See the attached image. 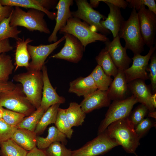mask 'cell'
I'll list each match as a JSON object with an SVG mask.
<instances>
[{
  "label": "cell",
  "mask_w": 156,
  "mask_h": 156,
  "mask_svg": "<svg viewBox=\"0 0 156 156\" xmlns=\"http://www.w3.org/2000/svg\"><path fill=\"white\" fill-rule=\"evenodd\" d=\"M134 128L129 117L112 123L105 131L127 153L134 154L140 144Z\"/></svg>",
  "instance_id": "1"
},
{
  "label": "cell",
  "mask_w": 156,
  "mask_h": 156,
  "mask_svg": "<svg viewBox=\"0 0 156 156\" xmlns=\"http://www.w3.org/2000/svg\"><path fill=\"white\" fill-rule=\"evenodd\" d=\"M45 14L40 10L29 9L26 12L18 7H15L10 20V26H22L29 31H38L50 34V31L44 18Z\"/></svg>",
  "instance_id": "2"
},
{
  "label": "cell",
  "mask_w": 156,
  "mask_h": 156,
  "mask_svg": "<svg viewBox=\"0 0 156 156\" xmlns=\"http://www.w3.org/2000/svg\"><path fill=\"white\" fill-rule=\"evenodd\" d=\"M14 81L22 86L23 91L31 104L37 109L40 105L43 86L41 71L28 70L14 75Z\"/></svg>",
  "instance_id": "3"
},
{
  "label": "cell",
  "mask_w": 156,
  "mask_h": 156,
  "mask_svg": "<svg viewBox=\"0 0 156 156\" xmlns=\"http://www.w3.org/2000/svg\"><path fill=\"white\" fill-rule=\"evenodd\" d=\"M118 36L124 39L125 47L131 50L134 55L140 54L145 45L141 34L137 12L133 9L128 19L124 21L120 29Z\"/></svg>",
  "instance_id": "4"
},
{
  "label": "cell",
  "mask_w": 156,
  "mask_h": 156,
  "mask_svg": "<svg viewBox=\"0 0 156 156\" xmlns=\"http://www.w3.org/2000/svg\"><path fill=\"white\" fill-rule=\"evenodd\" d=\"M60 34H68L77 38L85 49L89 44L99 41L109 40L106 35L94 31L91 27L78 18L72 17L67 20L66 25L59 31Z\"/></svg>",
  "instance_id": "5"
},
{
  "label": "cell",
  "mask_w": 156,
  "mask_h": 156,
  "mask_svg": "<svg viewBox=\"0 0 156 156\" xmlns=\"http://www.w3.org/2000/svg\"><path fill=\"white\" fill-rule=\"evenodd\" d=\"M0 105L26 116L30 115L36 109L27 99L21 83L16 84L12 90L0 93Z\"/></svg>",
  "instance_id": "6"
},
{
  "label": "cell",
  "mask_w": 156,
  "mask_h": 156,
  "mask_svg": "<svg viewBox=\"0 0 156 156\" xmlns=\"http://www.w3.org/2000/svg\"><path fill=\"white\" fill-rule=\"evenodd\" d=\"M138 103L133 95L111 103L98 129V135L103 133L112 123L129 117L133 106Z\"/></svg>",
  "instance_id": "7"
},
{
  "label": "cell",
  "mask_w": 156,
  "mask_h": 156,
  "mask_svg": "<svg viewBox=\"0 0 156 156\" xmlns=\"http://www.w3.org/2000/svg\"><path fill=\"white\" fill-rule=\"evenodd\" d=\"M119 146L105 130L81 148L72 151L71 156H98L103 155Z\"/></svg>",
  "instance_id": "8"
},
{
  "label": "cell",
  "mask_w": 156,
  "mask_h": 156,
  "mask_svg": "<svg viewBox=\"0 0 156 156\" xmlns=\"http://www.w3.org/2000/svg\"><path fill=\"white\" fill-rule=\"evenodd\" d=\"M75 1L77 9L72 12L73 17L83 20L96 32L99 31L105 35L110 33L109 30L103 27L101 24V19L106 18L104 15L94 10L87 0H76Z\"/></svg>",
  "instance_id": "9"
},
{
  "label": "cell",
  "mask_w": 156,
  "mask_h": 156,
  "mask_svg": "<svg viewBox=\"0 0 156 156\" xmlns=\"http://www.w3.org/2000/svg\"><path fill=\"white\" fill-rule=\"evenodd\" d=\"M140 29L145 44L150 48L156 43V14L142 5L138 11Z\"/></svg>",
  "instance_id": "10"
},
{
  "label": "cell",
  "mask_w": 156,
  "mask_h": 156,
  "mask_svg": "<svg viewBox=\"0 0 156 156\" xmlns=\"http://www.w3.org/2000/svg\"><path fill=\"white\" fill-rule=\"evenodd\" d=\"M63 34L65 38L63 47L59 52L51 57L75 63H78L83 57L85 49L79 40L74 36L68 34Z\"/></svg>",
  "instance_id": "11"
},
{
  "label": "cell",
  "mask_w": 156,
  "mask_h": 156,
  "mask_svg": "<svg viewBox=\"0 0 156 156\" xmlns=\"http://www.w3.org/2000/svg\"><path fill=\"white\" fill-rule=\"evenodd\" d=\"M156 49L155 44L150 48L148 53L145 55L140 54L134 55L131 59L133 60L132 66L123 70L128 83L137 79L144 81L149 79L147 70L151 57Z\"/></svg>",
  "instance_id": "12"
},
{
  "label": "cell",
  "mask_w": 156,
  "mask_h": 156,
  "mask_svg": "<svg viewBox=\"0 0 156 156\" xmlns=\"http://www.w3.org/2000/svg\"><path fill=\"white\" fill-rule=\"evenodd\" d=\"M65 39L63 36L56 42L49 44L34 46L28 44L27 49L31 59L28 70L41 71L47 57Z\"/></svg>",
  "instance_id": "13"
},
{
  "label": "cell",
  "mask_w": 156,
  "mask_h": 156,
  "mask_svg": "<svg viewBox=\"0 0 156 156\" xmlns=\"http://www.w3.org/2000/svg\"><path fill=\"white\" fill-rule=\"evenodd\" d=\"M105 43V48L117 68L123 70L129 68L132 60L127 54V48L122 46L118 34L112 41L109 40Z\"/></svg>",
  "instance_id": "14"
},
{
  "label": "cell",
  "mask_w": 156,
  "mask_h": 156,
  "mask_svg": "<svg viewBox=\"0 0 156 156\" xmlns=\"http://www.w3.org/2000/svg\"><path fill=\"white\" fill-rule=\"evenodd\" d=\"M41 71L43 75V86L40 106L46 111L53 105L57 103H64L66 99L64 97L59 95L52 86L46 66H43Z\"/></svg>",
  "instance_id": "15"
},
{
  "label": "cell",
  "mask_w": 156,
  "mask_h": 156,
  "mask_svg": "<svg viewBox=\"0 0 156 156\" xmlns=\"http://www.w3.org/2000/svg\"><path fill=\"white\" fill-rule=\"evenodd\" d=\"M73 4L72 0H60L58 1L55 8L57 10L55 18L56 24L52 33L48 38L49 42H55L58 40V32L66 25L68 19L73 17L70 7Z\"/></svg>",
  "instance_id": "16"
},
{
  "label": "cell",
  "mask_w": 156,
  "mask_h": 156,
  "mask_svg": "<svg viewBox=\"0 0 156 156\" xmlns=\"http://www.w3.org/2000/svg\"><path fill=\"white\" fill-rule=\"evenodd\" d=\"M127 85L129 92L138 102L145 105L149 112L155 111L151 103L152 95L151 90L145 83V81L140 79H136L128 83Z\"/></svg>",
  "instance_id": "17"
},
{
  "label": "cell",
  "mask_w": 156,
  "mask_h": 156,
  "mask_svg": "<svg viewBox=\"0 0 156 156\" xmlns=\"http://www.w3.org/2000/svg\"><path fill=\"white\" fill-rule=\"evenodd\" d=\"M111 104L107 91L97 90L88 96L84 98L79 104L85 114L103 107H108Z\"/></svg>",
  "instance_id": "18"
},
{
  "label": "cell",
  "mask_w": 156,
  "mask_h": 156,
  "mask_svg": "<svg viewBox=\"0 0 156 156\" xmlns=\"http://www.w3.org/2000/svg\"><path fill=\"white\" fill-rule=\"evenodd\" d=\"M127 84L123 70L118 69L117 74L107 90L110 99L119 100L127 98L129 92Z\"/></svg>",
  "instance_id": "19"
},
{
  "label": "cell",
  "mask_w": 156,
  "mask_h": 156,
  "mask_svg": "<svg viewBox=\"0 0 156 156\" xmlns=\"http://www.w3.org/2000/svg\"><path fill=\"white\" fill-rule=\"evenodd\" d=\"M97 90L94 80L90 75L85 77H80L70 82L68 92L84 98Z\"/></svg>",
  "instance_id": "20"
},
{
  "label": "cell",
  "mask_w": 156,
  "mask_h": 156,
  "mask_svg": "<svg viewBox=\"0 0 156 156\" xmlns=\"http://www.w3.org/2000/svg\"><path fill=\"white\" fill-rule=\"evenodd\" d=\"M1 4L4 6H10L33 9L44 12L50 19H55L56 12H51L46 8V0H0Z\"/></svg>",
  "instance_id": "21"
},
{
  "label": "cell",
  "mask_w": 156,
  "mask_h": 156,
  "mask_svg": "<svg viewBox=\"0 0 156 156\" xmlns=\"http://www.w3.org/2000/svg\"><path fill=\"white\" fill-rule=\"evenodd\" d=\"M109 8L110 11L107 18L101 21V24L106 29L110 30L112 34L113 38L118 33L124 20L119 8L111 4L105 2Z\"/></svg>",
  "instance_id": "22"
},
{
  "label": "cell",
  "mask_w": 156,
  "mask_h": 156,
  "mask_svg": "<svg viewBox=\"0 0 156 156\" xmlns=\"http://www.w3.org/2000/svg\"><path fill=\"white\" fill-rule=\"evenodd\" d=\"M37 136L34 131L24 129L17 128L11 139L28 151L36 146Z\"/></svg>",
  "instance_id": "23"
},
{
  "label": "cell",
  "mask_w": 156,
  "mask_h": 156,
  "mask_svg": "<svg viewBox=\"0 0 156 156\" xmlns=\"http://www.w3.org/2000/svg\"><path fill=\"white\" fill-rule=\"evenodd\" d=\"M16 49L15 53V70L19 67H24L28 70L29 68L30 55L27 49L28 43L33 40L29 38L25 40L18 38L16 40Z\"/></svg>",
  "instance_id": "24"
},
{
  "label": "cell",
  "mask_w": 156,
  "mask_h": 156,
  "mask_svg": "<svg viewBox=\"0 0 156 156\" xmlns=\"http://www.w3.org/2000/svg\"><path fill=\"white\" fill-rule=\"evenodd\" d=\"M48 131V135L45 138L37 136L36 146L38 148L44 150L51 144L56 142H60L64 145L67 144V141L66 136L55 127H50Z\"/></svg>",
  "instance_id": "25"
},
{
  "label": "cell",
  "mask_w": 156,
  "mask_h": 156,
  "mask_svg": "<svg viewBox=\"0 0 156 156\" xmlns=\"http://www.w3.org/2000/svg\"><path fill=\"white\" fill-rule=\"evenodd\" d=\"M61 104L57 103L50 106L44 113L34 131L37 135L43 133L49 125L55 124L58 109Z\"/></svg>",
  "instance_id": "26"
},
{
  "label": "cell",
  "mask_w": 156,
  "mask_h": 156,
  "mask_svg": "<svg viewBox=\"0 0 156 156\" xmlns=\"http://www.w3.org/2000/svg\"><path fill=\"white\" fill-rule=\"evenodd\" d=\"M66 116L72 127L81 125L86 117L79 104L76 102L70 103L68 107L66 109Z\"/></svg>",
  "instance_id": "27"
},
{
  "label": "cell",
  "mask_w": 156,
  "mask_h": 156,
  "mask_svg": "<svg viewBox=\"0 0 156 156\" xmlns=\"http://www.w3.org/2000/svg\"><path fill=\"white\" fill-rule=\"evenodd\" d=\"M97 65L100 66L104 73L108 76L114 77L118 72L116 67L107 51L102 49L96 57Z\"/></svg>",
  "instance_id": "28"
},
{
  "label": "cell",
  "mask_w": 156,
  "mask_h": 156,
  "mask_svg": "<svg viewBox=\"0 0 156 156\" xmlns=\"http://www.w3.org/2000/svg\"><path fill=\"white\" fill-rule=\"evenodd\" d=\"M90 75L93 79L97 90H100L107 91L113 80L111 77L107 75L101 67L98 65Z\"/></svg>",
  "instance_id": "29"
},
{
  "label": "cell",
  "mask_w": 156,
  "mask_h": 156,
  "mask_svg": "<svg viewBox=\"0 0 156 156\" xmlns=\"http://www.w3.org/2000/svg\"><path fill=\"white\" fill-rule=\"evenodd\" d=\"M1 156H26L28 151L11 139L0 143Z\"/></svg>",
  "instance_id": "30"
},
{
  "label": "cell",
  "mask_w": 156,
  "mask_h": 156,
  "mask_svg": "<svg viewBox=\"0 0 156 156\" xmlns=\"http://www.w3.org/2000/svg\"><path fill=\"white\" fill-rule=\"evenodd\" d=\"M44 110L40 107L30 115L25 116L16 127L34 131L36 127L45 112Z\"/></svg>",
  "instance_id": "31"
},
{
  "label": "cell",
  "mask_w": 156,
  "mask_h": 156,
  "mask_svg": "<svg viewBox=\"0 0 156 156\" xmlns=\"http://www.w3.org/2000/svg\"><path fill=\"white\" fill-rule=\"evenodd\" d=\"M66 111V109L59 108L55 124L56 127L60 131L70 139L72 137L73 130L67 118Z\"/></svg>",
  "instance_id": "32"
},
{
  "label": "cell",
  "mask_w": 156,
  "mask_h": 156,
  "mask_svg": "<svg viewBox=\"0 0 156 156\" xmlns=\"http://www.w3.org/2000/svg\"><path fill=\"white\" fill-rule=\"evenodd\" d=\"M14 69L11 57L6 53L0 54V81H9V76Z\"/></svg>",
  "instance_id": "33"
},
{
  "label": "cell",
  "mask_w": 156,
  "mask_h": 156,
  "mask_svg": "<svg viewBox=\"0 0 156 156\" xmlns=\"http://www.w3.org/2000/svg\"><path fill=\"white\" fill-rule=\"evenodd\" d=\"M12 13L8 17L4 19L0 23V41L10 38L16 40L19 38L18 35L21 32V30L18 29L17 27L10 26Z\"/></svg>",
  "instance_id": "34"
},
{
  "label": "cell",
  "mask_w": 156,
  "mask_h": 156,
  "mask_svg": "<svg viewBox=\"0 0 156 156\" xmlns=\"http://www.w3.org/2000/svg\"><path fill=\"white\" fill-rule=\"evenodd\" d=\"M44 151L47 156H71L72 151L59 142L53 143Z\"/></svg>",
  "instance_id": "35"
},
{
  "label": "cell",
  "mask_w": 156,
  "mask_h": 156,
  "mask_svg": "<svg viewBox=\"0 0 156 156\" xmlns=\"http://www.w3.org/2000/svg\"><path fill=\"white\" fill-rule=\"evenodd\" d=\"M25 116L23 114L4 109L2 119L8 125L16 127Z\"/></svg>",
  "instance_id": "36"
},
{
  "label": "cell",
  "mask_w": 156,
  "mask_h": 156,
  "mask_svg": "<svg viewBox=\"0 0 156 156\" xmlns=\"http://www.w3.org/2000/svg\"><path fill=\"white\" fill-rule=\"evenodd\" d=\"M149 112L147 107L141 104L138 105L131 112L129 118L131 123L135 127L142 121Z\"/></svg>",
  "instance_id": "37"
},
{
  "label": "cell",
  "mask_w": 156,
  "mask_h": 156,
  "mask_svg": "<svg viewBox=\"0 0 156 156\" xmlns=\"http://www.w3.org/2000/svg\"><path fill=\"white\" fill-rule=\"evenodd\" d=\"M129 7L138 11L142 5L147 6L148 9L156 14V4L154 0H126Z\"/></svg>",
  "instance_id": "38"
},
{
  "label": "cell",
  "mask_w": 156,
  "mask_h": 156,
  "mask_svg": "<svg viewBox=\"0 0 156 156\" xmlns=\"http://www.w3.org/2000/svg\"><path fill=\"white\" fill-rule=\"evenodd\" d=\"M17 129L16 127L10 126L0 119V143L11 139Z\"/></svg>",
  "instance_id": "39"
},
{
  "label": "cell",
  "mask_w": 156,
  "mask_h": 156,
  "mask_svg": "<svg viewBox=\"0 0 156 156\" xmlns=\"http://www.w3.org/2000/svg\"><path fill=\"white\" fill-rule=\"evenodd\" d=\"M150 59L151 62L148 66L147 71L149 72L148 75L151 81L153 94L156 92V53L155 51L151 55Z\"/></svg>",
  "instance_id": "40"
},
{
  "label": "cell",
  "mask_w": 156,
  "mask_h": 156,
  "mask_svg": "<svg viewBox=\"0 0 156 156\" xmlns=\"http://www.w3.org/2000/svg\"><path fill=\"white\" fill-rule=\"evenodd\" d=\"M149 118H144L135 127V132L139 138H142L150 129L155 125Z\"/></svg>",
  "instance_id": "41"
},
{
  "label": "cell",
  "mask_w": 156,
  "mask_h": 156,
  "mask_svg": "<svg viewBox=\"0 0 156 156\" xmlns=\"http://www.w3.org/2000/svg\"><path fill=\"white\" fill-rule=\"evenodd\" d=\"M14 8L12 6L2 5L0 0V23L4 19L10 16Z\"/></svg>",
  "instance_id": "42"
},
{
  "label": "cell",
  "mask_w": 156,
  "mask_h": 156,
  "mask_svg": "<svg viewBox=\"0 0 156 156\" xmlns=\"http://www.w3.org/2000/svg\"><path fill=\"white\" fill-rule=\"evenodd\" d=\"M16 86V84L11 81H0V93L12 90L15 88Z\"/></svg>",
  "instance_id": "43"
},
{
  "label": "cell",
  "mask_w": 156,
  "mask_h": 156,
  "mask_svg": "<svg viewBox=\"0 0 156 156\" xmlns=\"http://www.w3.org/2000/svg\"><path fill=\"white\" fill-rule=\"evenodd\" d=\"M13 49V47L11 45L9 39L0 41V54L10 51Z\"/></svg>",
  "instance_id": "44"
},
{
  "label": "cell",
  "mask_w": 156,
  "mask_h": 156,
  "mask_svg": "<svg viewBox=\"0 0 156 156\" xmlns=\"http://www.w3.org/2000/svg\"><path fill=\"white\" fill-rule=\"evenodd\" d=\"M101 1L106 2L119 8L125 9L128 5V3L123 0H101Z\"/></svg>",
  "instance_id": "45"
},
{
  "label": "cell",
  "mask_w": 156,
  "mask_h": 156,
  "mask_svg": "<svg viewBox=\"0 0 156 156\" xmlns=\"http://www.w3.org/2000/svg\"><path fill=\"white\" fill-rule=\"evenodd\" d=\"M26 156H47L44 150L40 149L37 146L28 151Z\"/></svg>",
  "instance_id": "46"
},
{
  "label": "cell",
  "mask_w": 156,
  "mask_h": 156,
  "mask_svg": "<svg viewBox=\"0 0 156 156\" xmlns=\"http://www.w3.org/2000/svg\"><path fill=\"white\" fill-rule=\"evenodd\" d=\"M151 103L154 107L156 108V92L152 94L151 98Z\"/></svg>",
  "instance_id": "47"
},
{
  "label": "cell",
  "mask_w": 156,
  "mask_h": 156,
  "mask_svg": "<svg viewBox=\"0 0 156 156\" xmlns=\"http://www.w3.org/2000/svg\"><path fill=\"white\" fill-rule=\"evenodd\" d=\"M101 0H90V5L92 8H96L99 5Z\"/></svg>",
  "instance_id": "48"
},
{
  "label": "cell",
  "mask_w": 156,
  "mask_h": 156,
  "mask_svg": "<svg viewBox=\"0 0 156 156\" xmlns=\"http://www.w3.org/2000/svg\"><path fill=\"white\" fill-rule=\"evenodd\" d=\"M148 116L149 117H151L156 119V111L149 112L148 113Z\"/></svg>",
  "instance_id": "49"
},
{
  "label": "cell",
  "mask_w": 156,
  "mask_h": 156,
  "mask_svg": "<svg viewBox=\"0 0 156 156\" xmlns=\"http://www.w3.org/2000/svg\"><path fill=\"white\" fill-rule=\"evenodd\" d=\"M4 108L0 105V119H2Z\"/></svg>",
  "instance_id": "50"
},
{
  "label": "cell",
  "mask_w": 156,
  "mask_h": 156,
  "mask_svg": "<svg viewBox=\"0 0 156 156\" xmlns=\"http://www.w3.org/2000/svg\"><path fill=\"white\" fill-rule=\"evenodd\" d=\"M134 154L135 155V156H139L138 155L135 153ZM144 156H146L145 155Z\"/></svg>",
  "instance_id": "51"
}]
</instances>
